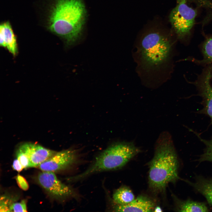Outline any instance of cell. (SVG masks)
<instances>
[{
	"instance_id": "obj_14",
	"label": "cell",
	"mask_w": 212,
	"mask_h": 212,
	"mask_svg": "<svg viewBox=\"0 0 212 212\" xmlns=\"http://www.w3.org/2000/svg\"><path fill=\"white\" fill-rule=\"evenodd\" d=\"M178 211L180 212H207L208 209L204 203L187 200L180 202L178 206Z\"/></svg>"
},
{
	"instance_id": "obj_10",
	"label": "cell",
	"mask_w": 212,
	"mask_h": 212,
	"mask_svg": "<svg viewBox=\"0 0 212 212\" xmlns=\"http://www.w3.org/2000/svg\"><path fill=\"white\" fill-rule=\"evenodd\" d=\"M155 208L153 200L145 196L140 195L128 204H115L113 210L116 212H151L153 211Z\"/></svg>"
},
{
	"instance_id": "obj_4",
	"label": "cell",
	"mask_w": 212,
	"mask_h": 212,
	"mask_svg": "<svg viewBox=\"0 0 212 212\" xmlns=\"http://www.w3.org/2000/svg\"><path fill=\"white\" fill-rule=\"evenodd\" d=\"M140 151L132 142H120L114 144L102 151L85 170L71 177V181L81 180L92 174L115 170L125 166Z\"/></svg>"
},
{
	"instance_id": "obj_13",
	"label": "cell",
	"mask_w": 212,
	"mask_h": 212,
	"mask_svg": "<svg viewBox=\"0 0 212 212\" xmlns=\"http://www.w3.org/2000/svg\"><path fill=\"white\" fill-rule=\"evenodd\" d=\"M135 198L132 191L128 187L125 186H122L116 190L112 195L114 203L121 205L128 204Z\"/></svg>"
},
{
	"instance_id": "obj_7",
	"label": "cell",
	"mask_w": 212,
	"mask_h": 212,
	"mask_svg": "<svg viewBox=\"0 0 212 212\" xmlns=\"http://www.w3.org/2000/svg\"><path fill=\"white\" fill-rule=\"evenodd\" d=\"M77 151L69 149L56 152L38 167L42 171L54 172L66 169L78 160Z\"/></svg>"
},
{
	"instance_id": "obj_8",
	"label": "cell",
	"mask_w": 212,
	"mask_h": 212,
	"mask_svg": "<svg viewBox=\"0 0 212 212\" xmlns=\"http://www.w3.org/2000/svg\"><path fill=\"white\" fill-rule=\"evenodd\" d=\"M212 64L208 65L194 82L202 99L203 109L199 112L208 116L212 124Z\"/></svg>"
},
{
	"instance_id": "obj_17",
	"label": "cell",
	"mask_w": 212,
	"mask_h": 212,
	"mask_svg": "<svg viewBox=\"0 0 212 212\" xmlns=\"http://www.w3.org/2000/svg\"><path fill=\"white\" fill-rule=\"evenodd\" d=\"M16 158L19 160L24 168L32 167L30 160L26 154L19 148L16 152Z\"/></svg>"
},
{
	"instance_id": "obj_20",
	"label": "cell",
	"mask_w": 212,
	"mask_h": 212,
	"mask_svg": "<svg viewBox=\"0 0 212 212\" xmlns=\"http://www.w3.org/2000/svg\"><path fill=\"white\" fill-rule=\"evenodd\" d=\"M16 181L20 187L24 190L28 189L29 186L25 178L20 175L16 177Z\"/></svg>"
},
{
	"instance_id": "obj_5",
	"label": "cell",
	"mask_w": 212,
	"mask_h": 212,
	"mask_svg": "<svg viewBox=\"0 0 212 212\" xmlns=\"http://www.w3.org/2000/svg\"><path fill=\"white\" fill-rule=\"evenodd\" d=\"M177 2L170 13L169 19L177 38L183 40L190 35L197 12L187 5L186 0H178Z\"/></svg>"
},
{
	"instance_id": "obj_2",
	"label": "cell",
	"mask_w": 212,
	"mask_h": 212,
	"mask_svg": "<svg viewBox=\"0 0 212 212\" xmlns=\"http://www.w3.org/2000/svg\"><path fill=\"white\" fill-rule=\"evenodd\" d=\"M178 160L171 136L162 132L156 143L155 153L149 164L148 183L156 192L165 191L170 183L179 178Z\"/></svg>"
},
{
	"instance_id": "obj_16",
	"label": "cell",
	"mask_w": 212,
	"mask_h": 212,
	"mask_svg": "<svg viewBox=\"0 0 212 212\" xmlns=\"http://www.w3.org/2000/svg\"><path fill=\"white\" fill-rule=\"evenodd\" d=\"M205 145L203 153L201 155L199 160L200 161H209L212 162V137L209 140H205L200 138Z\"/></svg>"
},
{
	"instance_id": "obj_11",
	"label": "cell",
	"mask_w": 212,
	"mask_h": 212,
	"mask_svg": "<svg viewBox=\"0 0 212 212\" xmlns=\"http://www.w3.org/2000/svg\"><path fill=\"white\" fill-rule=\"evenodd\" d=\"M0 45L6 48L14 56L18 52L16 38L8 22L3 23L0 26Z\"/></svg>"
},
{
	"instance_id": "obj_18",
	"label": "cell",
	"mask_w": 212,
	"mask_h": 212,
	"mask_svg": "<svg viewBox=\"0 0 212 212\" xmlns=\"http://www.w3.org/2000/svg\"><path fill=\"white\" fill-rule=\"evenodd\" d=\"M13 203L9 198L3 196L0 199V211H10V207Z\"/></svg>"
},
{
	"instance_id": "obj_3",
	"label": "cell",
	"mask_w": 212,
	"mask_h": 212,
	"mask_svg": "<svg viewBox=\"0 0 212 212\" xmlns=\"http://www.w3.org/2000/svg\"><path fill=\"white\" fill-rule=\"evenodd\" d=\"M170 35L160 31H152L144 35L137 45V62L146 74L156 75L167 69L173 44Z\"/></svg>"
},
{
	"instance_id": "obj_1",
	"label": "cell",
	"mask_w": 212,
	"mask_h": 212,
	"mask_svg": "<svg viewBox=\"0 0 212 212\" xmlns=\"http://www.w3.org/2000/svg\"><path fill=\"white\" fill-rule=\"evenodd\" d=\"M87 16L83 0H56L51 11L49 28L69 48L82 38Z\"/></svg>"
},
{
	"instance_id": "obj_19",
	"label": "cell",
	"mask_w": 212,
	"mask_h": 212,
	"mask_svg": "<svg viewBox=\"0 0 212 212\" xmlns=\"http://www.w3.org/2000/svg\"><path fill=\"white\" fill-rule=\"evenodd\" d=\"M10 211L26 212V202L23 200L20 202L13 203L10 207Z\"/></svg>"
},
{
	"instance_id": "obj_6",
	"label": "cell",
	"mask_w": 212,
	"mask_h": 212,
	"mask_svg": "<svg viewBox=\"0 0 212 212\" xmlns=\"http://www.w3.org/2000/svg\"><path fill=\"white\" fill-rule=\"evenodd\" d=\"M37 180L41 186L55 198H64L76 196L73 189L60 181L54 172L42 171L38 174Z\"/></svg>"
},
{
	"instance_id": "obj_15",
	"label": "cell",
	"mask_w": 212,
	"mask_h": 212,
	"mask_svg": "<svg viewBox=\"0 0 212 212\" xmlns=\"http://www.w3.org/2000/svg\"><path fill=\"white\" fill-rule=\"evenodd\" d=\"M202 52L203 59L196 61L198 63L212 64V36L207 38L204 41L202 46Z\"/></svg>"
},
{
	"instance_id": "obj_9",
	"label": "cell",
	"mask_w": 212,
	"mask_h": 212,
	"mask_svg": "<svg viewBox=\"0 0 212 212\" xmlns=\"http://www.w3.org/2000/svg\"><path fill=\"white\" fill-rule=\"evenodd\" d=\"M19 148L27 156L32 167L39 166L56 152L38 144L32 143L24 144Z\"/></svg>"
},
{
	"instance_id": "obj_21",
	"label": "cell",
	"mask_w": 212,
	"mask_h": 212,
	"mask_svg": "<svg viewBox=\"0 0 212 212\" xmlns=\"http://www.w3.org/2000/svg\"><path fill=\"white\" fill-rule=\"evenodd\" d=\"M12 167L14 170L19 172L24 168L19 160L16 158L13 162Z\"/></svg>"
},
{
	"instance_id": "obj_12",
	"label": "cell",
	"mask_w": 212,
	"mask_h": 212,
	"mask_svg": "<svg viewBox=\"0 0 212 212\" xmlns=\"http://www.w3.org/2000/svg\"><path fill=\"white\" fill-rule=\"evenodd\" d=\"M192 185L205 197L212 207V179L200 178Z\"/></svg>"
},
{
	"instance_id": "obj_22",
	"label": "cell",
	"mask_w": 212,
	"mask_h": 212,
	"mask_svg": "<svg viewBox=\"0 0 212 212\" xmlns=\"http://www.w3.org/2000/svg\"><path fill=\"white\" fill-rule=\"evenodd\" d=\"M160 210L161 209L159 207H157L156 208H155L154 209V210H155V211H160Z\"/></svg>"
}]
</instances>
